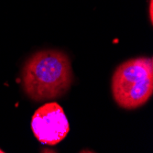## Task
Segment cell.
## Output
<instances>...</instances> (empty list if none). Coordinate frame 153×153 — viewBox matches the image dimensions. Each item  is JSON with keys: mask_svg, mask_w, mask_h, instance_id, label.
<instances>
[{"mask_svg": "<svg viewBox=\"0 0 153 153\" xmlns=\"http://www.w3.org/2000/svg\"><path fill=\"white\" fill-rule=\"evenodd\" d=\"M73 80L69 57L56 50L36 52L26 62L22 72L25 93L38 102L63 95L71 87Z\"/></svg>", "mask_w": 153, "mask_h": 153, "instance_id": "cell-1", "label": "cell"}, {"mask_svg": "<svg viewBox=\"0 0 153 153\" xmlns=\"http://www.w3.org/2000/svg\"><path fill=\"white\" fill-rule=\"evenodd\" d=\"M31 128L38 141L51 146L63 140L70 131L64 111L56 102L47 103L35 111Z\"/></svg>", "mask_w": 153, "mask_h": 153, "instance_id": "cell-3", "label": "cell"}, {"mask_svg": "<svg viewBox=\"0 0 153 153\" xmlns=\"http://www.w3.org/2000/svg\"><path fill=\"white\" fill-rule=\"evenodd\" d=\"M111 86L120 107L136 109L145 105L153 94L152 58L137 57L121 63L113 74Z\"/></svg>", "mask_w": 153, "mask_h": 153, "instance_id": "cell-2", "label": "cell"}, {"mask_svg": "<svg viewBox=\"0 0 153 153\" xmlns=\"http://www.w3.org/2000/svg\"><path fill=\"white\" fill-rule=\"evenodd\" d=\"M149 19L152 21V0H149Z\"/></svg>", "mask_w": 153, "mask_h": 153, "instance_id": "cell-4", "label": "cell"}, {"mask_svg": "<svg viewBox=\"0 0 153 153\" xmlns=\"http://www.w3.org/2000/svg\"><path fill=\"white\" fill-rule=\"evenodd\" d=\"M3 152H4V151H3V150H2L1 149H0V153H3Z\"/></svg>", "mask_w": 153, "mask_h": 153, "instance_id": "cell-5", "label": "cell"}]
</instances>
